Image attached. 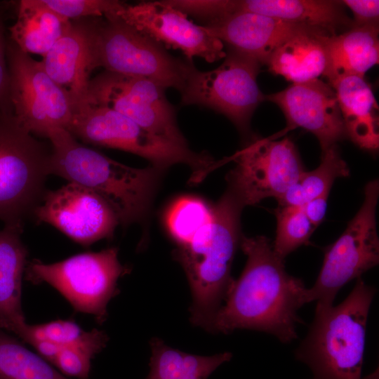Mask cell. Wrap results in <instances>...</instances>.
I'll list each match as a JSON object with an SVG mask.
<instances>
[{"mask_svg":"<svg viewBox=\"0 0 379 379\" xmlns=\"http://www.w3.org/2000/svg\"><path fill=\"white\" fill-rule=\"evenodd\" d=\"M0 379H69L16 338L0 331Z\"/></svg>","mask_w":379,"mask_h":379,"instance_id":"d4e9b609","label":"cell"},{"mask_svg":"<svg viewBox=\"0 0 379 379\" xmlns=\"http://www.w3.org/2000/svg\"><path fill=\"white\" fill-rule=\"evenodd\" d=\"M108 340L103 331H84L74 343L62 347L53 366L64 375L88 379L91 359L105 347Z\"/></svg>","mask_w":379,"mask_h":379,"instance_id":"484cf974","label":"cell"},{"mask_svg":"<svg viewBox=\"0 0 379 379\" xmlns=\"http://www.w3.org/2000/svg\"><path fill=\"white\" fill-rule=\"evenodd\" d=\"M115 15L159 44L181 51L188 60L199 57L213 62L226 55L220 40L164 1L125 4Z\"/></svg>","mask_w":379,"mask_h":379,"instance_id":"9a60e30c","label":"cell"},{"mask_svg":"<svg viewBox=\"0 0 379 379\" xmlns=\"http://www.w3.org/2000/svg\"><path fill=\"white\" fill-rule=\"evenodd\" d=\"M22 232L13 226L0 230V328L20 338L27 324L22 309V281L28 251Z\"/></svg>","mask_w":379,"mask_h":379,"instance_id":"d6986e66","label":"cell"},{"mask_svg":"<svg viewBox=\"0 0 379 379\" xmlns=\"http://www.w3.org/2000/svg\"><path fill=\"white\" fill-rule=\"evenodd\" d=\"M212 207L195 197L176 201L167 216L168 231L178 246L187 244L211 219Z\"/></svg>","mask_w":379,"mask_h":379,"instance_id":"4316f807","label":"cell"},{"mask_svg":"<svg viewBox=\"0 0 379 379\" xmlns=\"http://www.w3.org/2000/svg\"><path fill=\"white\" fill-rule=\"evenodd\" d=\"M46 137L51 143L50 174L95 192L124 226L144 219L165 169L126 166L83 145L62 128L50 130Z\"/></svg>","mask_w":379,"mask_h":379,"instance_id":"7a4b0ae2","label":"cell"},{"mask_svg":"<svg viewBox=\"0 0 379 379\" xmlns=\"http://www.w3.org/2000/svg\"><path fill=\"white\" fill-rule=\"evenodd\" d=\"M130 270L119 261L118 248L111 247L77 254L51 264L34 259L27 264L25 274L34 284H48L76 311L93 315L101 324L108 315V302L120 293L118 279Z\"/></svg>","mask_w":379,"mask_h":379,"instance_id":"ba28073f","label":"cell"},{"mask_svg":"<svg viewBox=\"0 0 379 379\" xmlns=\"http://www.w3.org/2000/svg\"><path fill=\"white\" fill-rule=\"evenodd\" d=\"M61 16L72 20L115 14L125 3L116 0H43Z\"/></svg>","mask_w":379,"mask_h":379,"instance_id":"4dcf8cb0","label":"cell"},{"mask_svg":"<svg viewBox=\"0 0 379 379\" xmlns=\"http://www.w3.org/2000/svg\"><path fill=\"white\" fill-rule=\"evenodd\" d=\"M330 85L336 94L346 135L361 148L377 149L379 145L378 105L364 78L346 76Z\"/></svg>","mask_w":379,"mask_h":379,"instance_id":"44dd1931","label":"cell"},{"mask_svg":"<svg viewBox=\"0 0 379 379\" xmlns=\"http://www.w3.org/2000/svg\"><path fill=\"white\" fill-rule=\"evenodd\" d=\"M323 74L329 84L346 76L364 77L379 60L378 26H352L327 41Z\"/></svg>","mask_w":379,"mask_h":379,"instance_id":"603a6c76","label":"cell"},{"mask_svg":"<svg viewBox=\"0 0 379 379\" xmlns=\"http://www.w3.org/2000/svg\"><path fill=\"white\" fill-rule=\"evenodd\" d=\"M97 67L149 80L181 92L195 67L190 60L170 55L163 46L115 14L85 18Z\"/></svg>","mask_w":379,"mask_h":379,"instance_id":"5b68a950","label":"cell"},{"mask_svg":"<svg viewBox=\"0 0 379 379\" xmlns=\"http://www.w3.org/2000/svg\"><path fill=\"white\" fill-rule=\"evenodd\" d=\"M275 213L277 227L272 246L276 255L284 260L298 247L308 244L315 228L302 207L279 206Z\"/></svg>","mask_w":379,"mask_h":379,"instance_id":"83f0119b","label":"cell"},{"mask_svg":"<svg viewBox=\"0 0 379 379\" xmlns=\"http://www.w3.org/2000/svg\"><path fill=\"white\" fill-rule=\"evenodd\" d=\"M149 343L150 371L146 379H194V354L173 348L158 338Z\"/></svg>","mask_w":379,"mask_h":379,"instance_id":"f1b7e54d","label":"cell"},{"mask_svg":"<svg viewBox=\"0 0 379 379\" xmlns=\"http://www.w3.org/2000/svg\"><path fill=\"white\" fill-rule=\"evenodd\" d=\"M84 331L73 319H57L41 324H27L21 336L23 342L48 340L61 347L72 345Z\"/></svg>","mask_w":379,"mask_h":379,"instance_id":"1f68e13d","label":"cell"},{"mask_svg":"<svg viewBox=\"0 0 379 379\" xmlns=\"http://www.w3.org/2000/svg\"><path fill=\"white\" fill-rule=\"evenodd\" d=\"M16 11L9 39L29 55L44 56L71 25L72 20L53 11L43 0L20 1Z\"/></svg>","mask_w":379,"mask_h":379,"instance_id":"cb8c5ba5","label":"cell"},{"mask_svg":"<svg viewBox=\"0 0 379 379\" xmlns=\"http://www.w3.org/2000/svg\"><path fill=\"white\" fill-rule=\"evenodd\" d=\"M341 1L353 13V26H378L379 1L344 0Z\"/></svg>","mask_w":379,"mask_h":379,"instance_id":"836d02e7","label":"cell"},{"mask_svg":"<svg viewBox=\"0 0 379 379\" xmlns=\"http://www.w3.org/2000/svg\"><path fill=\"white\" fill-rule=\"evenodd\" d=\"M260 66L253 58L230 48L218 67L192 70L180 92L181 102L215 110L246 131L253 112L265 100L257 83Z\"/></svg>","mask_w":379,"mask_h":379,"instance_id":"30bf717a","label":"cell"},{"mask_svg":"<svg viewBox=\"0 0 379 379\" xmlns=\"http://www.w3.org/2000/svg\"><path fill=\"white\" fill-rule=\"evenodd\" d=\"M330 36L318 29L296 34L273 52L266 65L274 74L292 84L318 79L326 67V45Z\"/></svg>","mask_w":379,"mask_h":379,"instance_id":"7402d4cb","label":"cell"},{"mask_svg":"<svg viewBox=\"0 0 379 379\" xmlns=\"http://www.w3.org/2000/svg\"><path fill=\"white\" fill-rule=\"evenodd\" d=\"M66 130L86 143L128 152L164 169L175 164H185L193 172V182H199L216 166L215 161L209 154L194 152L188 146L154 134L105 107L85 102L78 105Z\"/></svg>","mask_w":379,"mask_h":379,"instance_id":"8992f818","label":"cell"},{"mask_svg":"<svg viewBox=\"0 0 379 379\" xmlns=\"http://www.w3.org/2000/svg\"><path fill=\"white\" fill-rule=\"evenodd\" d=\"M328 195L326 194L315 197L307 201L302 207L305 215L314 228L321 224L325 217Z\"/></svg>","mask_w":379,"mask_h":379,"instance_id":"d590c367","label":"cell"},{"mask_svg":"<svg viewBox=\"0 0 379 379\" xmlns=\"http://www.w3.org/2000/svg\"><path fill=\"white\" fill-rule=\"evenodd\" d=\"M202 26L211 36L261 65H266L273 52L290 37L318 29L247 11L235 12Z\"/></svg>","mask_w":379,"mask_h":379,"instance_id":"e0dca14e","label":"cell"},{"mask_svg":"<svg viewBox=\"0 0 379 379\" xmlns=\"http://www.w3.org/2000/svg\"><path fill=\"white\" fill-rule=\"evenodd\" d=\"M349 175L348 166L335 145L322 152L319 166L312 171L304 172L298 182L307 202L321 195L328 194L335 179Z\"/></svg>","mask_w":379,"mask_h":379,"instance_id":"f546056e","label":"cell"},{"mask_svg":"<svg viewBox=\"0 0 379 379\" xmlns=\"http://www.w3.org/2000/svg\"><path fill=\"white\" fill-rule=\"evenodd\" d=\"M166 4L206 22H215L237 12L235 0H164Z\"/></svg>","mask_w":379,"mask_h":379,"instance_id":"d6a6232c","label":"cell"},{"mask_svg":"<svg viewBox=\"0 0 379 379\" xmlns=\"http://www.w3.org/2000/svg\"><path fill=\"white\" fill-rule=\"evenodd\" d=\"M239 244L246 263L215 314L211 333L250 329L291 343L297 338L296 325L302 322L298 310L306 304L307 288L286 272L284 260L276 255L267 237L242 235Z\"/></svg>","mask_w":379,"mask_h":379,"instance_id":"6da1fadb","label":"cell"},{"mask_svg":"<svg viewBox=\"0 0 379 379\" xmlns=\"http://www.w3.org/2000/svg\"><path fill=\"white\" fill-rule=\"evenodd\" d=\"M242 206L227 191L212 206L211 220L173 255L182 267L192 295L191 323L211 332L215 314L233 281L231 267L240 243Z\"/></svg>","mask_w":379,"mask_h":379,"instance_id":"3957f363","label":"cell"},{"mask_svg":"<svg viewBox=\"0 0 379 379\" xmlns=\"http://www.w3.org/2000/svg\"><path fill=\"white\" fill-rule=\"evenodd\" d=\"M277 200L279 206H281L302 207L306 203L298 181L290 186Z\"/></svg>","mask_w":379,"mask_h":379,"instance_id":"8d00e7d4","label":"cell"},{"mask_svg":"<svg viewBox=\"0 0 379 379\" xmlns=\"http://www.w3.org/2000/svg\"><path fill=\"white\" fill-rule=\"evenodd\" d=\"M284 112L288 126L300 127L314 135L322 152L346 135L334 89L319 79L292 84L284 90L265 95Z\"/></svg>","mask_w":379,"mask_h":379,"instance_id":"2e32d148","label":"cell"},{"mask_svg":"<svg viewBox=\"0 0 379 379\" xmlns=\"http://www.w3.org/2000/svg\"><path fill=\"white\" fill-rule=\"evenodd\" d=\"M42 201L32 214L36 220L51 225L85 247L111 238L119 223L103 198L74 182L46 192Z\"/></svg>","mask_w":379,"mask_h":379,"instance_id":"5bb4252c","label":"cell"},{"mask_svg":"<svg viewBox=\"0 0 379 379\" xmlns=\"http://www.w3.org/2000/svg\"><path fill=\"white\" fill-rule=\"evenodd\" d=\"M51 151L18 121L0 111V219L23 227L46 192Z\"/></svg>","mask_w":379,"mask_h":379,"instance_id":"52a82bcc","label":"cell"},{"mask_svg":"<svg viewBox=\"0 0 379 379\" xmlns=\"http://www.w3.org/2000/svg\"><path fill=\"white\" fill-rule=\"evenodd\" d=\"M227 177L228 191L239 204L253 205L263 199H279L305 172L294 143L285 138L251 142L237 152Z\"/></svg>","mask_w":379,"mask_h":379,"instance_id":"4fadbf2b","label":"cell"},{"mask_svg":"<svg viewBox=\"0 0 379 379\" xmlns=\"http://www.w3.org/2000/svg\"><path fill=\"white\" fill-rule=\"evenodd\" d=\"M30 345L36 350L39 356L51 365L53 364L62 347L48 340H35Z\"/></svg>","mask_w":379,"mask_h":379,"instance_id":"74e56055","label":"cell"},{"mask_svg":"<svg viewBox=\"0 0 379 379\" xmlns=\"http://www.w3.org/2000/svg\"><path fill=\"white\" fill-rule=\"evenodd\" d=\"M376 293L360 277L348 296L337 306L315 310L308 333L295 352L307 364L311 379H376L361 378L367 319Z\"/></svg>","mask_w":379,"mask_h":379,"instance_id":"277c9868","label":"cell"},{"mask_svg":"<svg viewBox=\"0 0 379 379\" xmlns=\"http://www.w3.org/2000/svg\"><path fill=\"white\" fill-rule=\"evenodd\" d=\"M7 39L0 14V111L13 112L10 98V76L6 57Z\"/></svg>","mask_w":379,"mask_h":379,"instance_id":"e575fe53","label":"cell"},{"mask_svg":"<svg viewBox=\"0 0 379 379\" xmlns=\"http://www.w3.org/2000/svg\"><path fill=\"white\" fill-rule=\"evenodd\" d=\"M41 62L49 77L68 93L74 109L84 102L90 74L97 68L85 19L72 20Z\"/></svg>","mask_w":379,"mask_h":379,"instance_id":"ac0fdd59","label":"cell"},{"mask_svg":"<svg viewBox=\"0 0 379 379\" xmlns=\"http://www.w3.org/2000/svg\"><path fill=\"white\" fill-rule=\"evenodd\" d=\"M378 194V180L368 182L361 207L341 236L325 252L316 282L306 289L305 303L317 301V309L332 306L345 284L378 264L379 239L375 220Z\"/></svg>","mask_w":379,"mask_h":379,"instance_id":"9c48e42d","label":"cell"},{"mask_svg":"<svg viewBox=\"0 0 379 379\" xmlns=\"http://www.w3.org/2000/svg\"><path fill=\"white\" fill-rule=\"evenodd\" d=\"M343 6L341 1L331 0H242L237 1V12L259 13L333 36L353 26Z\"/></svg>","mask_w":379,"mask_h":379,"instance_id":"ffe728a7","label":"cell"},{"mask_svg":"<svg viewBox=\"0 0 379 379\" xmlns=\"http://www.w3.org/2000/svg\"><path fill=\"white\" fill-rule=\"evenodd\" d=\"M10 98L18 121L31 133L46 137L55 128L66 130L74 107L68 93L47 74L41 61L7 39Z\"/></svg>","mask_w":379,"mask_h":379,"instance_id":"8fae6325","label":"cell"},{"mask_svg":"<svg viewBox=\"0 0 379 379\" xmlns=\"http://www.w3.org/2000/svg\"><path fill=\"white\" fill-rule=\"evenodd\" d=\"M165 90L145 79L105 70L90 79L84 102L114 110L154 134L188 146Z\"/></svg>","mask_w":379,"mask_h":379,"instance_id":"7c38bea8","label":"cell"}]
</instances>
